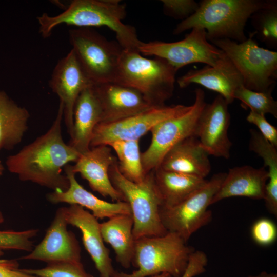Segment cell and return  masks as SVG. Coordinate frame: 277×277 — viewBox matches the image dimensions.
I'll return each instance as SVG.
<instances>
[{
    "mask_svg": "<svg viewBox=\"0 0 277 277\" xmlns=\"http://www.w3.org/2000/svg\"><path fill=\"white\" fill-rule=\"evenodd\" d=\"M63 107L60 102L56 116L50 128L44 134L9 156L6 165L9 172L22 181L31 182L53 191H66L69 182L64 168L76 162L80 154L65 143L62 135Z\"/></svg>",
    "mask_w": 277,
    "mask_h": 277,
    "instance_id": "6da1fadb",
    "label": "cell"
},
{
    "mask_svg": "<svg viewBox=\"0 0 277 277\" xmlns=\"http://www.w3.org/2000/svg\"><path fill=\"white\" fill-rule=\"evenodd\" d=\"M126 16V5L119 0H74L62 13L55 16L43 13L37 19L44 38L64 24L79 28L105 26L114 32L123 49L138 50L141 41L135 28L123 23Z\"/></svg>",
    "mask_w": 277,
    "mask_h": 277,
    "instance_id": "7a4b0ae2",
    "label": "cell"
},
{
    "mask_svg": "<svg viewBox=\"0 0 277 277\" xmlns=\"http://www.w3.org/2000/svg\"><path fill=\"white\" fill-rule=\"evenodd\" d=\"M267 0H202L196 12L178 24L173 34L194 28L204 29L208 41L228 39L242 43L247 37L244 30L251 15Z\"/></svg>",
    "mask_w": 277,
    "mask_h": 277,
    "instance_id": "3957f363",
    "label": "cell"
},
{
    "mask_svg": "<svg viewBox=\"0 0 277 277\" xmlns=\"http://www.w3.org/2000/svg\"><path fill=\"white\" fill-rule=\"evenodd\" d=\"M177 71L163 58H148L138 50L123 49L117 83L136 89L152 107L163 106L172 96Z\"/></svg>",
    "mask_w": 277,
    "mask_h": 277,
    "instance_id": "277c9868",
    "label": "cell"
},
{
    "mask_svg": "<svg viewBox=\"0 0 277 277\" xmlns=\"http://www.w3.org/2000/svg\"><path fill=\"white\" fill-rule=\"evenodd\" d=\"M194 250L173 232L142 237L135 242L132 264L137 269L130 273L116 271L113 277H150L162 273L181 277Z\"/></svg>",
    "mask_w": 277,
    "mask_h": 277,
    "instance_id": "5b68a950",
    "label": "cell"
},
{
    "mask_svg": "<svg viewBox=\"0 0 277 277\" xmlns=\"http://www.w3.org/2000/svg\"><path fill=\"white\" fill-rule=\"evenodd\" d=\"M110 180L130 206L133 219L135 240L144 236L163 235L167 232L160 218L162 201L153 180L152 171L139 183L126 179L120 172L117 160L109 170Z\"/></svg>",
    "mask_w": 277,
    "mask_h": 277,
    "instance_id": "8992f818",
    "label": "cell"
},
{
    "mask_svg": "<svg viewBox=\"0 0 277 277\" xmlns=\"http://www.w3.org/2000/svg\"><path fill=\"white\" fill-rule=\"evenodd\" d=\"M251 33L245 41L228 39L209 42L222 50L240 73L244 86L256 92L273 89L277 79V52L260 47Z\"/></svg>",
    "mask_w": 277,
    "mask_h": 277,
    "instance_id": "52a82bcc",
    "label": "cell"
},
{
    "mask_svg": "<svg viewBox=\"0 0 277 277\" xmlns=\"http://www.w3.org/2000/svg\"><path fill=\"white\" fill-rule=\"evenodd\" d=\"M72 50L93 84L117 83L123 50L117 43L107 40L90 28L69 31Z\"/></svg>",
    "mask_w": 277,
    "mask_h": 277,
    "instance_id": "ba28073f",
    "label": "cell"
},
{
    "mask_svg": "<svg viewBox=\"0 0 277 277\" xmlns=\"http://www.w3.org/2000/svg\"><path fill=\"white\" fill-rule=\"evenodd\" d=\"M226 173L214 174L201 188L178 204L170 207L161 206V222L167 232L180 235L186 242L212 220L208 209Z\"/></svg>",
    "mask_w": 277,
    "mask_h": 277,
    "instance_id": "9c48e42d",
    "label": "cell"
},
{
    "mask_svg": "<svg viewBox=\"0 0 277 277\" xmlns=\"http://www.w3.org/2000/svg\"><path fill=\"white\" fill-rule=\"evenodd\" d=\"M206 104L204 91L196 88L194 102L189 110L162 121L151 130L150 144L141 153L146 174L160 166L165 154L175 145L188 137L195 136L199 118Z\"/></svg>",
    "mask_w": 277,
    "mask_h": 277,
    "instance_id": "30bf717a",
    "label": "cell"
},
{
    "mask_svg": "<svg viewBox=\"0 0 277 277\" xmlns=\"http://www.w3.org/2000/svg\"><path fill=\"white\" fill-rule=\"evenodd\" d=\"M138 50L142 55L163 58L177 70L193 63L213 66L224 52L210 43L206 31L194 28L184 38L174 42H141Z\"/></svg>",
    "mask_w": 277,
    "mask_h": 277,
    "instance_id": "8fae6325",
    "label": "cell"
},
{
    "mask_svg": "<svg viewBox=\"0 0 277 277\" xmlns=\"http://www.w3.org/2000/svg\"><path fill=\"white\" fill-rule=\"evenodd\" d=\"M191 105H175L152 107L144 112L95 127L90 147L108 145L121 140H139L157 124L185 113Z\"/></svg>",
    "mask_w": 277,
    "mask_h": 277,
    "instance_id": "7c38bea8",
    "label": "cell"
},
{
    "mask_svg": "<svg viewBox=\"0 0 277 277\" xmlns=\"http://www.w3.org/2000/svg\"><path fill=\"white\" fill-rule=\"evenodd\" d=\"M52 91L59 97L63 107V119L67 131L71 135L73 128V111L81 93L94 85L71 51L58 61L49 83Z\"/></svg>",
    "mask_w": 277,
    "mask_h": 277,
    "instance_id": "4fadbf2b",
    "label": "cell"
},
{
    "mask_svg": "<svg viewBox=\"0 0 277 277\" xmlns=\"http://www.w3.org/2000/svg\"><path fill=\"white\" fill-rule=\"evenodd\" d=\"M62 207L56 211L44 238L29 254L21 259L82 263L81 248L75 235L67 229Z\"/></svg>",
    "mask_w": 277,
    "mask_h": 277,
    "instance_id": "5bb4252c",
    "label": "cell"
},
{
    "mask_svg": "<svg viewBox=\"0 0 277 277\" xmlns=\"http://www.w3.org/2000/svg\"><path fill=\"white\" fill-rule=\"evenodd\" d=\"M228 104L218 95L210 104L205 105L197 124L195 136L209 155L228 159L232 143L228 136L230 123Z\"/></svg>",
    "mask_w": 277,
    "mask_h": 277,
    "instance_id": "9a60e30c",
    "label": "cell"
},
{
    "mask_svg": "<svg viewBox=\"0 0 277 277\" xmlns=\"http://www.w3.org/2000/svg\"><path fill=\"white\" fill-rule=\"evenodd\" d=\"M62 209L68 225L81 231L84 246L94 262L100 277H113L116 271L109 250L104 244L98 219L78 205H69Z\"/></svg>",
    "mask_w": 277,
    "mask_h": 277,
    "instance_id": "2e32d148",
    "label": "cell"
},
{
    "mask_svg": "<svg viewBox=\"0 0 277 277\" xmlns=\"http://www.w3.org/2000/svg\"><path fill=\"white\" fill-rule=\"evenodd\" d=\"M176 82L181 88L196 84L214 91L228 105L235 100L236 90L243 85L242 75L224 52L215 65H206L200 69L190 70L178 78Z\"/></svg>",
    "mask_w": 277,
    "mask_h": 277,
    "instance_id": "e0dca14e",
    "label": "cell"
},
{
    "mask_svg": "<svg viewBox=\"0 0 277 277\" xmlns=\"http://www.w3.org/2000/svg\"><path fill=\"white\" fill-rule=\"evenodd\" d=\"M116 160L110 146L100 145L91 147L81 154L70 167L73 173H79L88 182L92 190L113 201L125 202L123 195L112 184L109 176V168Z\"/></svg>",
    "mask_w": 277,
    "mask_h": 277,
    "instance_id": "ac0fdd59",
    "label": "cell"
},
{
    "mask_svg": "<svg viewBox=\"0 0 277 277\" xmlns=\"http://www.w3.org/2000/svg\"><path fill=\"white\" fill-rule=\"evenodd\" d=\"M93 86L102 111L101 122H114L154 107L133 88L116 83L97 84Z\"/></svg>",
    "mask_w": 277,
    "mask_h": 277,
    "instance_id": "d6986e66",
    "label": "cell"
},
{
    "mask_svg": "<svg viewBox=\"0 0 277 277\" xmlns=\"http://www.w3.org/2000/svg\"><path fill=\"white\" fill-rule=\"evenodd\" d=\"M64 171L69 180V187L66 191H53L48 194L47 199L50 203L78 205L90 210L97 219H109L117 215L131 214L127 202H109L99 199L85 189L76 180L75 174L71 170L70 164L64 168Z\"/></svg>",
    "mask_w": 277,
    "mask_h": 277,
    "instance_id": "ffe728a7",
    "label": "cell"
},
{
    "mask_svg": "<svg viewBox=\"0 0 277 277\" xmlns=\"http://www.w3.org/2000/svg\"><path fill=\"white\" fill-rule=\"evenodd\" d=\"M268 180V172L264 166L255 168L246 165L231 168L214 196L211 205L232 197L264 200Z\"/></svg>",
    "mask_w": 277,
    "mask_h": 277,
    "instance_id": "44dd1931",
    "label": "cell"
},
{
    "mask_svg": "<svg viewBox=\"0 0 277 277\" xmlns=\"http://www.w3.org/2000/svg\"><path fill=\"white\" fill-rule=\"evenodd\" d=\"M208 156L197 138L191 136L172 147L165 154L159 167L166 171L205 179L211 171Z\"/></svg>",
    "mask_w": 277,
    "mask_h": 277,
    "instance_id": "7402d4cb",
    "label": "cell"
},
{
    "mask_svg": "<svg viewBox=\"0 0 277 277\" xmlns=\"http://www.w3.org/2000/svg\"><path fill=\"white\" fill-rule=\"evenodd\" d=\"M101 106L93 85L78 96L73 111V128L69 144L80 154L90 149L96 126L102 121Z\"/></svg>",
    "mask_w": 277,
    "mask_h": 277,
    "instance_id": "603a6c76",
    "label": "cell"
},
{
    "mask_svg": "<svg viewBox=\"0 0 277 277\" xmlns=\"http://www.w3.org/2000/svg\"><path fill=\"white\" fill-rule=\"evenodd\" d=\"M133 227L131 214L117 215L100 224L104 242L111 246L116 261L124 268L132 264L135 242Z\"/></svg>",
    "mask_w": 277,
    "mask_h": 277,
    "instance_id": "cb8c5ba5",
    "label": "cell"
},
{
    "mask_svg": "<svg viewBox=\"0 0 277 277\" xmlns=\"http://www.w3.org/2000/svg\"><path fill=\"white\" fill-rule=\"evenodd\" d=\"M153 180L162 201V207L175 206L203 187L205 179L166 171L157 167L152 171Z\"/></svg>",
    "mask_w": 277,
    "mask_h": 277,
    "instance_id": "d4e9b609",
    "label": "cell"
},
{
    "mask_svg": "<svg viewBox=\"0 0 277 277\" xmlns=\"http://www.w3.org/2000/svg\"><path fill=\"white\" fill-rule=\"evenodd\" d=\"M30 114L0 90V151L19 144L28 128Z\"/></svg>",
    "mask_w": 277,
    "mask_h": 277,
    "instance_id": "484cf974",
    "label": "cell"
},
{
    "mask_svg": "<svg viewBox=\"0 0 277 277\" xmlns=\"http://www.w3.org/2000/svg\"><path fill=\"white\" fill-rule=\"evenodd\" d=\"M108 146L116 154L118 168L121 173L132 182H142L147 174L143 168L139 140L117 141Z\"/></svg>",
    "mask_w": 277,
    "mask_h": 277,
    "instance_id": "4316f807",
    "label": "cell"
},
{
    "mask_svg": "<svg viewBox=\"0 0 277 277\" xmlns=\"http://www.w3.org/2000/svg\"><path fill=\"white\" fill-rule=\"evenodd\" d=\"M250 18L258 38L270 48L277 47V1L267 0L266 5Z\"/></svg>",
    "mask_w": 277,
    "mask_h": 277,
    "instance_id": "83f0119b",
    "label": "cell"
},
{
    "mask_svg": "<svg viewBox=\"0 0 277 277\" xmlns=\"http://www.w3.org/2000/svg\"><path fill=\"white\" fill-rule=\"evenodd\" d=\"M273 89L266 92H256L240 86L235 91L234 99L240 100L243 107L262 115L270 114L277 118V102L271 94Z\"/></svg>",
    "mask_w": 277,
    "mask_h": 277,
    "instance_id": "f1b7e54d",
    "label": "cell"
},
{
    "mask_svg": "<svg viewBox=\"0 0 277 277\" xmlns=\"http://www.w3.org/2000/svg\"><path fill=\"white\" fill-rule=\"evenodd\" d=\"M250 137L249 148L261 157L264 167H268V180L267 184L277 186V149L262 135L255 129L250 130Z\"/></svg>",
    "mask_w": 277,
    "mask_h": 277,
    "instance_id": "f546056e",
    "label": "cell"
},
{
    "mask_svg": "<svg viewBox=\"0 0 277 277\" xmlns=\"http://www.w3.org/2000/svg\"><path fill=\"white\" fill-rule=\"evenodd\" d=\"M30 275L37 277H93L85 270L82 263L55 262L47 264L40 269H22Z\"/></svg>",
    "mask_w": 277,
    "mask_h": 277,
    "instance_id": "4dcf8cb0",
    "label": "cell"
},
{
    "mask_svg": "<svg viewBox=\"0 0 277 277\" xmlns=\"http://www.w3.org/2000/svg\"><path fill=\"white\" fill-rule=\"evenodd\" d=\"M39 230L29 229L23 231L0 230V249L31 252L34 247L32 239Z\"/></svg>",
    "mask_w": 277,
    "mask_h": 277,
    "instance_id": "1f68e13d",
    "label": "cell"
},
{
    "mask_svg": "<svg viewBox=\"0 0 277 277\" xmlns=\"http://www.w3.org/2000/svg\"><path fill=\"white\" fill-rule=\"evenodd\" d=\"M251 235L254 242L261 246L273 244L277 238V227L271 220L262 217L256 220L251 228Z\"/></svg>",
    "mask_w": 277,
    "mask_h": 277,
    "instance_id": "d6a6232c",
    "label": "cell"
},
{
    "mask_svg": "<svg viewBox=\"0 0 277 277\" xmlns=\"http://www.w3.org/2000/svg\"><path fill=\"white\" fill-rule=\"evenodd\" d=\"M165 15L184 21L193 14L199 4L194 0H162Z\"/></svg>",
    "mask_w": 277,
    "mask_h": 277,
    "instance_id": "836d02e7",
    "label": "cell"
},
{
    "mask_svg": "<svg viewBox=\"0 0 277 277\" xmlns=\"http://www.w3.org/2000/svg\"><path fill=\"white\" fill-rule=\"evenodd\" d=\"M246 120L255 125L259 129V132L272 145L277 147V129L270 124L264 115L250 111L246 117Z\"/></svg>",
    "mask_w": 277,
    "mask_h": 277,
    "instance_id": "e575fe53",
    "label": "cell"
},
{
    "mask_svg": "<svg viewBox=\"0 0 277 277\" xmlns=\"http://www.w3.org/2000/svg\"><path fill=\"white\" fill-rule=\"evenodd\" d=\"M208 264L206 254L201 250H194L190 255L187 267L181 277H195L206 271Z\"/></svg>",
    "mask_w": 277,
    "mask_h": 277,
    "instance_id": "d590c367",
    "label": "cell"
},
{
    "mask_svg": "<svg viewBox=\"0 0 277 277\" xmlns=\"http://www.w3.org/2000/svg\"><path fill=\"white\" fill-rule=\"evenodd\" d=\"M4 255L0 249V277H37L24 272L19 268V263L15 259H1Z\"/></svg>",
    "mask_w": 277,
    "mask_h": 277,
    "instance_id": "8d00e7d4",
    "label": "cell"
},
{
    "mask_svg": "<svg viewBox=\"0 0 277 277\" xmlns=\"http://www.w3.org/2000/svg\"><path fill=\"white\" fill-rule=\"evenodd\" d=\"M247 277H277V274L273 273H268L266 271H262L258 274L249 275Z\"/></svg>",
    "mask_w": 277,
    "mask_h": 277,
    "instance_id": "74e56055",
    "label": "cell"
},
{
    "mask_svg": "<svg viewBox=\"0 0 277 277\" xmlns=\"http://www.w3.org/2000/svg\"><path fill=\"white\" fill-rule=\"evenodd\" d=\"M150 277H172L170 274L167 273H162L156 275L152 276Z\"/></svg>",
    "mask_w": 277,
    "mask_h": 277,
    "instance_id": "f35d334b",
    "label": "cell"
},
{
    "mask_svg": "<svg viewBox=\"0 0 277 277\" xmlns=\"http://www.w3.org/2000/svg\"><path fill=\"white\" fill-rule=\"evenodd\" d=\"M4 171V167L0 160V176L3 175Z\"/></svg>",
    "mask_w": 277,
    "mask_h": 277,
    "instance_id": "ab89813d",
    "label": "cell"
},
{
    "mask_svg": "<svg viewBox=\"0 0 277 277\" xmlns=\"http://www.w3.org/2000/svg\"><path fill=\"white\" fill-rule=\"evenodd\" d=\"M4 221V216L3 215V213L1 212V211H0V225L3 223Z\"/></svg>",
    "mask_w": 277,
    "mask_h": 277,
    "instance_id": "60d3db41",
    "label": "cell"
}]
</instances>
